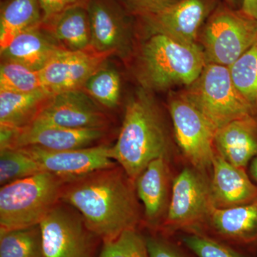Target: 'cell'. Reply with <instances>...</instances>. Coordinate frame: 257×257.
<instances>
[{
    "label": "cell",
    "mask_w": 257,
    "mask_h": 257,
    "mask_svg": "<svg viewBox=\"0 0 257 257\" xmlns=\"http://www.w3.org/2000/svg\"><path fill=\"white\" fill-rule=\"evenodd\" d=\"M135 182L119 165L67 181L61 202L74 208L88 229L110 241L143 221Z\"/></svg>",
    "instance_id": "1"
},
{
    "label": "cell",
    "mask_w": 257,
    "mask_h": 257,
    "mask_svg": "<svg viewBox=\"0 0 257 257\" xmlns=\"http://www.w3.org/2000/svg\"><path fill=\"white\" fill-rule=\"evenodd\" d=\"M172 143L165 119L150 91L140 87L128 99L112 157L135 182L154 160L169 161Z\"/></svg>",
    "instance_id": "2"
},
{
    "label": "cell",
    "mask_w": 257,
    "mask_h": 257,
    "mask_svg": "<svg viewBox=\"0 0 257 257\" xmlns=\"http://www.w3.org/2000/svg\"><path fill=\"white\" fill-rule=\"evenodd\" d=\"M137 53L135 74L141 87L162 91L189 87L206 65L202 47L177 41L167 35L147 32Z\"/></svg>",
    "instance_id": "3"
},
{
    "label": "cell",
    "mask_w": 257,
    "mask_h": 257,
    "mask_svg": "<svg viewBox=\"0 0 257 257\" xmlns=\"http://www.w3.org/2000/svg\"><path fill=\"white\" fill-rule=\"evenodd\" d=\"M67 180L42 172L0 189V231L39 225L61 202Z\"/></svg>",
    "instance_id": "4"
},
{
    "label": "cell",
    "mask_w": 257,
    "mask_h": 257,
    "mask_svg": "<svg viewBox=\"0 0 257 257\" xmlns=\"http://www.w3.org/2000/svg\"><path fill=\"white\" fill-rule=\"evenodd\" d=\"M182 94L214 133L234 120L255 115L252 106L235 87L226 66L206 64L199 77Z\"/></svg>",
    "instance_id": "5"
},
{
    "label": "cell",
    "mask_w": 257,
    "mask_h": 257,
    "mask_svg": "<svg viewBox=\"0 0 257 257\" xmlns=\"http://www.w3.org/2000/svg\"><path fill=\"white\" fill-rule=\"evenodd\" d=\"M199 37L206 64L229 67L257 42V20L241 10L219 5Z\"/></svg>",
    "instance_id": "6"
},
{
    "label": "cell",
    "mask_w": 257,
    "mask_h": 257,
    "mask_svg": "<svg viewBox=\"0 0 257 257\" xmlns=\"http://www.w3.org/2000/svg\"><path fill=\"white\" fill-rule=\"evenodd\" d=\"M210 176L194 167H184L172 182L168 214L159 231L167 236L198 232L209 217L213 206Z\"/></svg>",
    "instance_id": "7"
},
{
    "label": "cell",
    "mask_w": 257,
    "mask_h": 257,
    "mask_svg": "<svg viewBox=\"0 0 257 257\" xmlns=\"http://www.w3.org/2000/svg\"><path fill=\"white\" fill-rule=\"evenodd\" d=\"M176 143L189 166L210 176L216 155L214 132L182 93L169 106Z\"/></svg>",
    "instance_id": "8"
},
{
    "label": "cell",
    "mask_w": 257,
    "mask_h": 257,
    "mask_svg": "<svg viewBox=\"0 0 257 257\" xmlns=\"http://www.w3.org/2000/svg\"><path fill=\"white\" fill-rule=\"evenodd\" d=\"M91 48L126 60L135 51V30L130 13L119 0H86Z\"/></svg>",
    "instance_id": "9"
},
{
    "label": "cell",
    "mask_w": 257,
    "mask_h": 257,
    "mask_svg": "<svg viewBox=\"0 0 257 257\" xmlns=\"http://www.w3.org/2000/svg\"><path fill=\"white\" fill-rule=\"evenodd\" d=\"M40 226L44 257H92L98 237L68 204L59 203Z\"/></svg>",
    "instance_id": "10"
},
{
    "label": "cell",
    "mask_w": 257,
    "mask_h": 257,
    "mask_svg": "<svg viewBox=\"0 0 257 257\" xmlns=\"http://www.w3.org/2000/svg\"><path fill=\"white\" fill-rule=\"evenodd\" d=\"M216 6L215 0H178L140 18L146 32L162 34L177 41L194 45Z\"/></svg>",
    "instance_id": "11"
},
{
    "label": "cell",
    "mask_w": 257,
    "mask_h": 257,
    "mask_svg": "<svg viewBox=\"0 0 257 257\" xmlns=\"http://www.w3.org/2000/svg\"><path fill=\"white\" fill-rule=\"evenodd\" d=\"M111 56L91 47L81 51L61 49L40 71L42 87L52 96L84 89L89 77Z\"/></svg>",
    "instance_id": "12"
},
{
    "label": "cell",
    "mask_w": 257,
    "mask_h": 257,
    "mask_svg": "<svg viewBox=\"0 0 257 257\" xmlns=\"http://www.w3.org/2000/svg\"><path fill=\"white\" fill-rule=\"evenodd\" d=\"M21 149L36 161L42 172L67 181L116 166L112 157V146L107 145L61 151L37 147Z\"/></svg>",
    "instance_id": "13"
},
{
    "label": "cell",
    "mask_w": 257,
    "mask_h": 257,
    "mask_svg": "<svg viewBox=\"0 0 257 257\" xmlns=\"http://www.w3.org/2000/svg\"><path fill=\"white\" fill-rule=\"evenodd\" d=\"M196 233L257 256V200L229 209L213 208Z\"/></svg>",
    "instance_id": "14"
},
{
    "label": "cell",
    "mask_w": 257,
    "mask_h": 257,
    "mask_svg": "<svg viewBox=\"0 0 257 257\" xmlns=\"http://www.w3.org/2000/svg\"><path fill=\"white\" fill-rule=\"evenodd\" d=\"M101 106L84 89L69 91L52 96L35 120L67 128L107 130L110 119Z\"/></svg>",
    "instance_id": "15"
},
{
    "label": "cell",
    "mask_w": 257,
    "mask_h": 257,
    "mask_svg": "<svg viewBox=\"0 0 257 257\" xmlns=\"http://www.w3.org/2000/svg\"><path fill=\"white\" fill-rule=\"evenodd\" d=\"M172 182L169 161L165 159L154 160L135 181L137 194L143 204V222L152 232H159L167 218Z\"/></svg>",
    "instance_id": "16"
},
{
    "label": "cell",
    "mask_w": 257,
    "mask_h": 257,
    "mask_svg": "<svg viewBox=\"0 0 257 257\" xmlns=\"http://www.w3.org/2000/svg\"><path fill=\"white\" fill-rule=\"evenodd\" d=\"M106 136L102 128H72L35 120L17 128L13 148L37 147L50 150H69L95 146Z\"/></svg>",
    "instance_id": "17"
},
{
    "label": "cell",
    "mask_w": 257,
    "mask_h": 257,
    "mask_svg": "<svg viewBox=\"0 0 257 257\" xmlns=\"http://www.w3.org/2000/svg\"><path fill=\"white\" fill-rule=\"evenodd\" d=\"M211 201L216 209H229L257 200V185L246 169L231 165L216 153L210 177Z\"/></svg>",
    "instance_id": "18"
},
{
    "label": "cell",
    "mask_w": 257,
    "mask_h": 257,
    "mask_svg": "<svg viewBox=\"0 0 257 257\" xmlns=\"http://www.w3.org/2000/svg\"><path fill=\"white\" fill-rule=\"evenodd\" d=\"M216 153L231 165L241 168L257 157V116L234 120L216 132Z\"/></svg>",
    "instance_id": "19"
},
{
    "label": "cell",
    "mask_w": 257,
    "mask_h": 257,
    "mask_svg": "<svg viewBox=\"0 0 257 257\" xmlns=\"http://www.w3.org/2000/svg\"><path fill=\"white\" fill-rule=\"evenodd\" d=\"M42 25L22 32L1 51L3 60L18 62L40 72L61 50Z\"/></svg>",
    "instance_id": "20"
},
{
    "label": "cell",
    "mask_w": 257,
    "mask_h": 257,
    "mask_svg": "<svg viewBox=\"0 0 257 257\" xmlns=\"http://www.w3.org/2000/svg\"><path fill=\"white\" fill-rule=\"evenodd\" d=\"M42 25L64 50L81 51L91 47L90 24L84 4L71 7Z\"/></svg>",
    "instance_id": "21"
},
{
    "label": "cell",
    "mask_w": 257,
    "mask_h": 257,
    "mask_svg": "<svg viewBox=\"0 0 257 257\" xmlns=\"http://www.w3.org/2000/svg\"><path fill=\"white\" fill-rule=\"evenodd\" d=\"M52 96L44 89L30 93L0 91V126L25 127L36 119Z\"/></svg>",
    "instance_id": "22"
},
{
    "label": "cell",
    "mask_w": 257,
    "mask_h": 257,
    "mask_svg": "<svg viewBox=\"0 0 257 257\" xmlns=\"http://www.w3.org/2000/svg\"><path fill=\"white\" fill-rule=\"evenodd\" d=\"M43 23L39 0H5L0 10V51L22 32Z\"/></svg>",
    "instance_id": "23"
},
{
    "label": "cell",
    "mask_w": 257,
    "mask_h": 257,
    "mask_svg": "<svg viewBox=\"0 0 257 257\" xmlns=\"http://www.w3.org/2000/svg\"><path fill=\"white\" fill-rule=\"evenodd\" d=\"M0 257H44L40 224L0 231Z\"/></svg>",
    "instance_id": "24"
},
{
    "label": "cell",
    "mask_w": 257,
    "mask_h": 257,
    "mask_svg": "<svg viewBox=\"0 0 257 257\" xmlns=\"http://www.w3.org/2000/svg\"><path fill=\"white\" fill-rule=\"evenodd\" d=\"M235 87L257 116V42L229 67Z\"/></svg>",
    "instance_id": "25"
},
{
    "label": "cell",
    "mask_w": 257,
    "mask_h": 257,
    "mask_svg": "<svg viewBox=\"0 0 257 257\" xmlns=\"http://www.w3.org/2000/svg\"><path fill=\"white\" fill-rule=\"evenodd\" d=\"M121 78L116 69L106 62L89 77L84 89L101 106L113 109L121 98Z\"/></svg>",
    "instance_id": "26"
},
{
    "label": "cell",
    "mask_w": 257,
    "mask_h": 257,
    "mask_svg": "<svg viewBox=\"0 0 257 257\" xmlns=\"http://www.w3.org/2000/svg\"><path fill=\"white\" fill-rule=\"evenodd\" d=\"M41 89H44L40 72L32 70L18 62L2 60L0 91L30 93Z\"/></svg>",
    "instance_id": "27"
},
{
    "label": "cell",
    "mask_w": 257,
    "mask_h": 257,
    "mask_svg": "<svg viewBox=\"0 0 257 257\" xmlns=\"http://www.w3.org/2000/svg\"><path fill=\"white\" fill-rule=\"evenodd\" d=\"M38 163L21 148L0 150L2 187L42 172Z\"/></svg>",
    "instance_id": "28"
},
{
    "label": "cell",
    "mask_w": 257,
    "mask_h": 257,
    "mask_svg": "<svg viewBox=\"0 0 257 257\" xmlns=\"http://www.w3.org/2000/svg\"><path fill=\"white\" fill-rule=\"evenodd\" d=\"M174 236L197 257H257L204 234L179 232Z\"/></svg>",
    "instance_id": "29"
},
{
    "label": "cell",
    "mask_w": 257,
    "mask_h": 257,
    "mask_svg": "<svg viewBox=\"0 0 257 257\" xmlns=\"http://www.w3.org/2000/svg\"><path fill=\"white\" fill-rule=\"evenodd\" d=\"M99 257H150L145 235L128 230L116 239L104 241Z\"/></svg>",
    "instance_id": "30"
},
{
    "label": "cell",
    "mask_w": 257,
    "mask_h": 257,
    "mask_svg": "<svg viewBox=\"0 0 257 257\" xmlns=\"http://www.w3.org/2000/svg\"><path fill=\"white\" fill-rule=\"evenodd\" d=\"M145 237L150 257H197L174 236L152 232Z\"/></svg>",
    "instance_id": "31"
},
{
    "label": "cell",
    "mask_w": 257,
    "mask_h": 257,
    "mask_svg": "<svg viewBox=\"0 0 257 257\" xmlns=\"http://www.w3.org/2000/svg\"><path fill=\"white\" fill-rule=\"evenodd\" d=\"M132 15L140 17L152 14L178 0H119Z\"/></svg>",
    "instance_id": "32"
},
{
    "label": "cell",
    "mask_w": 257,
    "mask_h": 257,
    "mask_svg": "<svg viewBox=\"0 0 257 257\" xmlns=\"http://www.w3.org/2000/svg\"><path fill=\"white\" fill-rule=\"evenodd\" d=\"M39 1H40L42 15H43V23H45L71 7L84 4L86 0H39Z\"/></svg>",
    "instance_id": "33"
},
{
    "label": "cell",
    "mask_w": 257,
    "mask_h": 257,
    "mask_svg": "<svg viewBox=\"0 0 257 257\" xmlns=\"http://www.w3.org/2000/svg\"><path fill=\"white\" fill-rule=\"evenodd\" d=\"M241 10L257 20V0H243Z\"/></svg>",
    "instance_id": "34"
},
{
    "label": "cell",
    "mask_w": 257,
    "mask_h": 257,
    "mask_svg": "<svg viewBox=\"0 0 257 257\" xmlns=\"http://www.w3.org/2000/svg\"><path fill=\"white\" fill-rule=\"evenodd\" d=\"M248 175L251 180L257 185V157L249 164V169H248Z\"/></svg>",
    "instance_id": "35"
},
{
    "label": "cell",
    "mask_w": 257,
    "mask_h": 257,
    "mask_svg": "<svg viewBox=\"0 0 257 257\" xmlns=\"http://www.w3.org/2000/svg\"><path fill=\"white\" fill-rule=\"evenodd\" d=\"M225 4L230 8L236 10H241L243 0H224Z\"/></svg>",
    "instance_id": "36"
}]
</instances>
